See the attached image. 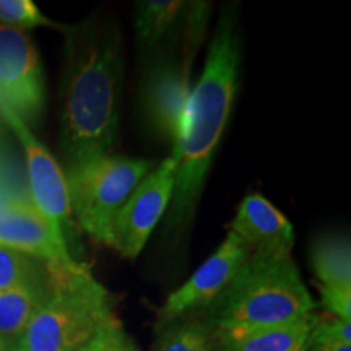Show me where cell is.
Segmentation results:
<instances>
[{"instance_id":"obj_12","label":"cell","mask_w":351,"mask_h":351,"mask_svg":"<svg viewBox=\"0 0 351 351\" xmlns=\"http://www.w3.org/2000/svg\"><path fill=\"white\" fill-rule=\"evenodd\" d=\"M230 231L247 245L251 256H291L295 228L265 197L252 192L241 200Z\"/></svg>"},{"instance_id":"obj_17","label":"cell","mask_w":351,"mask_h":351,"mask_svg":"<svg viewBox=\"0 0 351 351\" xmlns=\"http://www.w3.org/2000/svg\"><path fill=\"white\" fill-rule=\"evenodd\" d=\"M160 351H219L217 337L205 320H176L161 339Z\"/></svg>"},{"instance_id":"obj_18","label":"cell","mask_w":351,"mask_h":351,"mask_svg":"<svg viewBox=\"0 0 351 351\" xmlns=\"http://www.w3.org/2000/svg\"><path fill=\"white\" fill-rule=\"evenodd\" d=\"M46 275V262L0 245V291L38 282Z\"/></svg>"},{"instance_id":"obj_16","label":"cell","mask_w":351,"mask_h":351,"mask_svg":"<svg viewBox=\"0 0 351 351\" xmlns=\"http://www.w3.org/2000/svg\"><path fill=\"white\" fill-rule=\"evenodd\" d=\"M311 263L322 287H351V251L345 236L314 241Z\"/></svg>"},{"instance_id":"obj_20","label":"cell","mask_w":351,"mask_h":351,"mask_svg":"<svg viewBox=\"0 0 351 351\" xmlns=\"http://www.w3.org/2000/svg\"><path fill=\"white\" fill-rule=\"evenodd\" d=\"M0 25L23 32L36 26H57L43 15L32 0H0Z\"/></svg>"},{"instance_id":"obj_2","label":"cell","mask_w":351,"mask_h":351,"mask_svg":"<svg viewBox=\"0 0 351 351\" xmlns=\"http://www.w3.org/2000/svg\"><path fill=\"white\" fill-rule=\"evenodd\" d=\"M239 64L241 39L236 16L225 8L210 43L204 72L191 91L182 132L169 155L174 161L176 179L166 234L173 241L187 231L195 215L238 91Z\"/></svg>"},{"instance_id":"obj_27","label":"cell","mask_w":351,"mask_h":351,"mask_svg":"<svg viewBox=\"0 0 351 351\" xmlns=\"http://www.w3.org/2000/svg\"><path fill=\"white\" fill-rule=\"evenodd\" d=\"M15 351H16V350H15Z\"/></svg>"},{"instance_id":"obj_13","label":"cell","mask_w":351,"mask_h":351,"mask_svg":"<svg viewBox=\"0 0 351 351\" xmlns=\"http://www.w3.org/2000/svg\"><path fill=\"white\" fill-rule=\"evenodd\" d=\"M317 319V315L311 314L283 326L258 328L232 337H215L219 351H306Z\"/></svg>"},{"instance_id":"obj_6","label":"cell","mask_w":351,"mask_h":351,"mask_svg":"<svg viewBox=\"0 0 351 351\" xmlns=\"http://www.w3.org/2000/svg\"><path fill=\"white\" fill-rule=\"evenodd\" d=\"M176 168L168 156L140 181L117 212L112 223V249L124 258H137L155 231L161 218L168 213L174 192Z\"/></svg>"},{"instance_id":"obj_11","label":"cell","mask_w":351,"mask_h":351,"mask_svg":"<svg viewBox=\"0 0 351 351\" xmlns=\"http://www.w3.org/2000/svg\"><path fill=\"white\" fill-rule=\"evenodd\" d=\"M191 99L189 73L171 60L147 72L143 83V111L148 124L161 138L176 143L181 135Z\"/></svg>"},{"instance_id":"obj_19","label":"cell","mask_w":351,"mask_h":351,"mask_svg":"<svg viewBox=\"0 0 351 351\" xmlns=\"http://www.w3.org/2000/svg\"><path fill=\"white\" fill-rule=\"evenodd\" d=\"M212 12L210 2H189L184 12V44H182V70L191 75V65L194 62L197 51L204 43L205 32Z\"/></svg>"},{"instance_id":"obj_9","label":"cell","mask_w":351,"mask_h":351,"mask_svg":"<svg viewBox=\"0 0 351 351\" xmlns=\"http://www.w3.org/2000/svg\"><path fill=\"white\" fill-rule=\"evenodd\" d=\"M0 114L23 147L32 204L47 218L56 231L64 234V228L72 218L67 176L51 152L34 137L26 122L8 111H0Z\"/></svg>"},{"instance_id":"obj_14","label":"cell","mask_w":351,"mask_h":351,"mask_svg":"<svg viewBox=\"0 0 351 351\" xmlns=\"http://www.w3.org/2000/svg\"><path fill=\"white\" fill-rule=\"evenodd\" d=\"M49 295V270L38 282L0 291V337L7 341L20 339Z\"/></svg>"},{"instance_id":"obj_26","label":"cell","mask_w":351,"mask_h":351,"mask_svg":"<svg viewBox=\"0 0 351 351\" xmlns=\"http://www.w3.org/2000/svg\"><path fill=\"white\" fill-rule=\"evenodd\" d=\"M8 343H10V341H7L5 339H2V337H0V351H10V346H8Z\"/></svg>"},{"instance_id":"obj_7","label":"cell","mask_w":351,"mask_h":351,"mask_svg":"<svg viewBox=\"0 0 351 351\" xmlns=\"http://www.w3.org/2000/svg\"><path fill=\"white\" fill-rule=\"evenodd\" d=\"M44 106V78L39 54L23 29L0 25V111L23 122L33 121Z\"/></svg>"},{"instance_id":"obj_8","label":"cell","mask_w":351,"mask_h":351,"mask_svg":"<svg viewBox=\"0 0 351 351\" xmlns=\"http://www.w3.org/2000/svg\"><path fill=\"white\" fill-rule=\"evenodd\" d=\"M249 257L251 251L247 245L234 232L228 231L226 239L217 251L202 263L182 287L168 296L160 311V322L169 326L187 314L208 307L231 283Z\"/></svg>"},{"instance_id":"obj_1","label":"cell","mask_w":351,"mask_h":351,"mask_svg":"<svg viewBox=\"0 0 351 351\" xmlns=\"http://www.w3.org/2000/svg\"><path fill=\"white\" fill-rule=\"evenodd\" d=\"M122 82L124 46L116 21L95 15L65 33L60 135L69 168L111 153Z\"/></svg>"},{"instance_id":"obj_3","label":"cell","mask_w":351,"mask_h":351,"mask_svg":"<svg viewBox=\"0 0 351 351\" xmlns=\"http://www.w3.org/2000/svg\"><path fill=\"white\" fill-rule=\"evenodd\" d=\"M314 307L291 256H251L207 307L205 322L217 337H232L295 322Z\"/></svg>"},{"instance_id":"obj_25","label":"cell","mask_w":351,"mask_h":351,"mask_svg":"<svg viewBox=\"0 0 351 351\" xmlns=\"http://www.w3.org/2000/svg\"><path fill=\"white\" fill-rule=\"evenodd\" d=\"M16 199H20L19 195H15L13 192L8 189L5 184L0 181V213L5 210L8 205L12 204V202H15Z\"/></svg>"},{"instance_id":"obj_21","label":"cell","mask_w":351,"mask_h":351,"mask_svg":"<svg viewBox=\"0 0 351 351\" xmlns=\"http://www.w3.org/2000/svg\"><path fill=\"white\" fill-rule=\"evenodd\" d=\"M75 351H140L134 339L127 333L119 319L114 317L106 326Z\"/></svg>"},{"instance_id":"obj_22","label":"cell","mask_w":351,"mask_h":351,"mask_svg":"<svg viewBox=\"0 0 351 351\" xmlns=\"http://www.w3.org/2000/svg\"><path fill=\"white\" fill-rule=\"evenodd\" d=\"M322 306L333 317L351 320V287H319Z\"/></svg>"},{"instance_id":"obj_4","label":"cell","mask_w":351,"mask_h":351,"mask_svg":"<svg viewBox=\"0 0 351 351\" xmlns=\"http://www.w3.org/2000/svg\"><path fill=\"white\" fill-rule=\"evenodd\" d=\"M47 270L51 295L20 337L16 351H75L116 317L111 291L85 263H47Z\"/></svg>"},{"instance_id":"obj_23","label":"cell","mask_w":351,"mask_h":351,"mask_svg":"<svg viewBox=\"0 0 351 351\" xmlns=\"http://www.w3.org/2000/svg\"><path fill=\"white\" fill-rule=\"evenodd\" d=\"M311 341H341L351 343V320L343 319H317Z\"/></svg>"},{"instance_id":"obj_10","label":"cell","mask_w":351,"mask_h":351,"mask_svg":"<svg viewBox=\"0 0 351 351\" xmlns=\"http://www.w3.org/2000/svg\"><path fill=\"white\" fill-rule=\"evenodd\" d=\"M0 245L32 256L49 265L72 263L65 236L32 204L16 199L0 213Z\"/></svg>"},{"instance_id":"obj_15","label":"cell","mask_w":351,"mask_h":351,"mask_svg":"<svg viewBox=\"0 0 351 351\" xmlns=\"http://www.w3.org/2000/svg\"><path fill=\"white\" fill-rule=\"evenodd\" d=\"M187 2L143 0L135 5V39L142 51H150L173 33L182 20Z\"/></svg>"},{"instance_id":"obj_24","label":"cell","mask_w":351,"mask_h":351,"mask_svg":"<svg viewBox=\"0 0 351 351\" xmlns=\"http://www.w3.org/2000/svg\"><path fill=\"white\" fill-rule=\"evenodd\" d=\"M306 351H351V343L341 341H309Z\"/></svg>"},{"instance_id":"obj_5","label":"cell","mask_w":351,"mask_h":351,"mask_svg":"<svg viewBox=\"0 0 351 351\" xmlns=\"http://www.w3.org/2000/svg\"><path fill=\"white\" fill-rule=\"evenodd\" d=\"M153 168V160L112 153L69 168L72 218L95 243L111 247L114 218Z\"/></svg>"}]
</instances>
